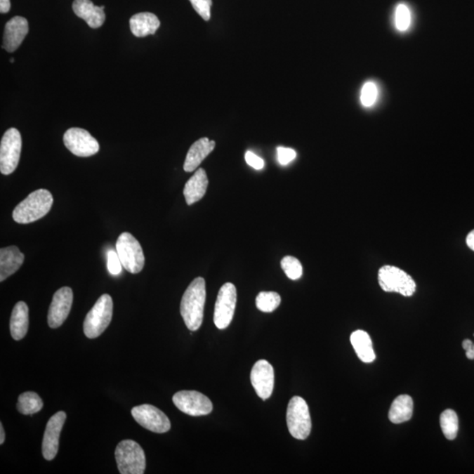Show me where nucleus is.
<instances>
[{
    "mask_svg": "<svg viewBox=\"0 0 474 474\" xmlns=\"http://www.w3.org/2000/svg\"><path fill=\"white\" fill-rule=\"evenodd\" d=\"M206 297V281L202 277L193 279L183 295L180 312L191 331H196L202 324Z\"/></svg>",
    "mask_w": 474,
    "mask_h": 474,
    "instance_id": "f257e3e1",
    "label": "nucleus"
},
{
    "mask_svg": "<svg viewBox=\"0 0 474 474\" xmlns=\"http://www.w3.org/2000/svg\"><path fill=\"white\" fill-rule=\"evenodd\" d=\"M54 202L51 192L39 189L31 192L14 209L13 219L20 224L34 223L44 218L51 211Z\"/></svg>",
    "mask_w": 474,
    "mask_h": 474,
    "instance_id": "f03ea898",
    "label": "nucleus"
},
{
    "mask_svg": "<svg viewBox=\"0 0 474 474\" xmlns=\"http://www.w3.org/2000/svg\"><path fill=\"white\" fill-rule=\"evenodd\" d=\"M112 309L114 303L110 295H101L84 319V332L88 338H97L107 329L112 321Z\"/></svg>",
    "mask_w": 474,
    "mask_h": 474,
    "instance_id": "7ed1b4c3",
    "label": "nucleus"
},
{
    "mask_svg": "<svg viewBox=\"0 0 474 474\" xmlns=\"http://www.w3.org/2000/svg\"><path fill=\"white\" fill-rule=\"evenodd\" d=\"M115 459L119 473L143 474L145 472V453L139 444L133 440H123L115 449Z\"/></svg>",
    "mask_w": 474,
    "mask_h": 474,
    "instance_id": "20e7f679",
    "label": "nucleus"
},
{
    "mask_svg": "<svg viewBox=\"0 0 474 474\" xmlns=\"http://www.w3.org/2000/svg\"><path fill=\"white\" fill-rule=\"evenodd\" d=\"M287 423L290 434L298 440H305L310 435L312 421L307 402L300 396H294L288 404Z\"/></svg>",
    "mask_w": 474,
    "mask_h": 474,
    "instance_id": "39448f33",
    "label": "nucleus"
},
{
    "mask_svg": "<svg viewBox=\"0 0 474 474\" xmlns=\"http://www.w3.org/2000/svg\"><path fill=\"white\" fill-rule=\"evenodd\" d=\"M378 284L381 289L388 293H398L410 297L416 293V284L412 277L398 267L384 265L378 273Z\"/></svg>",
    "mask_w": 474,
    "mask_h": 474,
    "instance_id": "423d86ee",
    "label": "nucleus"
},
{
    "mask_svg": "<svg viewBox=\"0 0 474 474\" xmlns=\"http://www.w3.org/2000/svg\"><path fill=\"white\" fill-rule=\"evenodd\" d=\"M116 252L122 263V266L129 272L137 274L143 269L145 263L142 246L133 235L124 232L116 242Z\"/></svg>",
    "mask_w": 474,
    "mask_h": 474,
    "instance_id": "0eeeda50",
    "label": "nucleus"
},
{
    "mask_svg": "<svg viewBox=\"0 0 474 474\" xmlns=\"http://www.w3.org/2000/svg\"><path fill=\"white\" fill-rule=\"evenodd\" d=\"M22 139L19 130L12 128L4 133L0 143V171L12 174L19 164Z\"/></svg>",
    "mask_w": 474,
    "mask_h": 474,
    "instance_id": "6e6552de",
    "label": "nucleus"
},
{
    "mask_svg": "<svg viewBox=\"0 0 474 474\" xmlns=\"http://www.w3.org/2000/svg\"><path fill=\"white\" fill-rule=\"evenodd\" d=\"M237 300V288L235 284H224L220 287L214 305L213 322L218 329H224L230 326L234 317Z\"/></svg>",
    "mask_w": 474,
    "mask_h": 474,
    "instance_id": "1a4fd4ad",
    "label": "nucleus"
},
{
    "mask_svg": "<svg viewBox=\"0 0 474 474\" xmlns=\"http://www.w3.org/2000/svg\"><path fill=\"white\" fill-rule=\"evenodd\" d=\"M132 416L140 426L154 433H166L171 430V421L166 414L150 404L133 407Z\"/></svg>",
    "mask_w": 474,
    "mask_h": 474,
    "instance_id": "9d476101",
    "label": "nucleus"
},
{
    "mask_svg": "<svg viewBox=\"0 0 474 474\" xmlns=\"http://www.w3.org/2000/svg\"><path fill=\"white\" fill-rule=\"evenodd\" d=\"M63 143L67 149L77 157H91L100 150L98 140L83 129L72 128L67 130L63 136Z\"/></svg>",
    "mask_w": 474,
    "mask_h": 474,
    "instance_id": "9b49d317",
    "label": "nucleus"
},
{
    "mask_svg": "<svg viewBox=\"0 0 474 474\" xmlns=\"http://www.w3.org/2000/svg\"><path fill=\"white\" fill-rule=\"evenodd\" d=\"M172 400L181 412L188 416H206L213 410V404L211 400L203 393L197 391L176 393Z\"/></svg>",
    "mask_w": 474,
    "mask_h": 474,
    "instance_id": "f8f14e48",
    "label": "nucleus"
},
{
    "mask_svg": "<svg viewBox=\"0 0 474 474\" xmlns=\"http://www.w3.org/2000/svg\"><path fill=\"white\" fill-rule=\"evenodd\" d=\"M72 303V288L65 287L55 291L48 312V323L51 328L58 329L63 324L68 317Z\"/></svg>",
    "mask_w": 474,
    "mask_h": 474,
    "instance_id": "ddd939ff",
    "label": "nucleus"
},
{
    "mask_svg": "<svg viewBox=\"0 0 474 474\" xmlns=\"http://www.w3.org/2000/svg\"><path fill=\"white\" fill-rule=\"evenodd\" d=\"M66 420V414L59 411L48 421L42 441V455L46 460H53L58 454L60 434Z\"/></svg>",
    "mask_w": 474,
    "mask_h": 474,
    "instance_id": "4468645a",
    "label": "nucleus"
},
{
    "mask_svg": "<svg viewBox=\"0 0 474 474\" xmlns=\"http://www.w3.org/2000/svg\"><path fill=\"white\" fill-rule=\"evenodd\" d=\"M251 381L256 395L262 400L272 395L274 386V370L272 365L265 360H258L251 372Z\"/></svg>",
    "mask_w": 474,
    "mask_h": 474,
    "instance_id": "2eb2a0df",
    "label": "nucleus"
},
{
    "mask_svg": "<svg viewBox=\"0 0 474 474\" xmlns=\"http://www.w3.org/2000/svg\"><path fill=\"white\" fill-rule=\"evenodd\" d=\"M28 22L23 17L15 16L6 23L4 33L3 48L6 51H15L28 33Z\"/></svg>",
    "mask_w": 474,
    "mask_h": 474,
    "instance_id": "dca6fc26",
    "label": "nucleus"
},
{
    "mask_svg": "<svg viewBox=\"0 0 474 474\" xmlns=\"http://www.w3.org/2000/svg\"><path fill=\"white\" fill-rule=\"evenodd\" d=\"M72 8L77 17L81 18L91 28H98L104 24L105 6H96L91 0H75Z\"/></svg>",
    "mask_w": 474,
    "mask_h": 474,
    "instance_id": "f3484780",
    "label": "nucleus"
},
{
    "mask_svg": "<svg viewBox=\"0 0 474 474\" xmlns=\"http://www.w3.org/2000/svg\"><path fill=\"white\" fill-rule=\"evenodd\" d=\"M216 145L214 140H210L206 137H203L193 143L186 154L184 164L185 171H195L205 160V158L212 152Z\"/></svg>",
    "mask_w": 474,
    "mask_h": 474,
    "instance_id": "a211bd4d",
    "label": "nucleus"
},
{
    "mask_svg": "<svg viewBox=\"0 0 474 474\" xmlns=\"http://www.w3.org/2000/svg\"><path fill=\"white\" fill-rule=\"evenodd\" d=\"M25 256L16 246L0 249V281L3 282L7 277L15 273L23 265Z\"/></svg>",
    "mask_w": 474,
    "mask_h": 474,
    "instance_id": "6ab92c4d",
    "label": "nucleus"
},
{
    "mask_svg": "<svg viewBox=\"0 0 474 474\" xmlns=\"http://www.w3.org/2000/svg\"><path fill=\"white\" fill-rule=\"evenodd\" d=\"M207 186L209 178L206 172L204 169L199 168L185 185L184 196L186 204L191 206L202 199L206 195Z\"/></svg>",
    "mask_w": 474,
    "mask_h": 474,
    "instance_id": "aec40b11",
    "label": "nucleus"
},
{
    "mask_svg": "<svg viewBox=\"0 0 474 474\" xmlns=\"http://www.w3.org/2000/svg\"><path fill=\"white\" fill-rule=\"evenodd\" d=\"M130 29L136 37H145L156 34L160 27V20L151 13L135 14L129 20Z\"/></svg>",
    "mask_w": 474,
    "mask_h": 474,
    "instance_id": "412c9836",
    "label": "nucleus"
},
{
    "mask_svg": "<svg viewBox=\"0 0 474 474\" xmlns=\"http://www.w3.org/2000/svg\"><path fill=\"white\" fill-rule=\"evenodd\" d=\"M29 325L28 307L24 301H19L14 305L10 319V332L13 338L19 341L27 335Z\"/></svg>",
    "mask_w": 474,
    "mask_h": 474,
    "instance_id": "4be33fe9",
    "label": "nucleus"
},
{
    "mask_svg": "<svg viewBox=\"0 0 474 474\" xmlns=\"http://www.w3.org/2000/svg\"><path fill=\"white\" fill-rule=\"evenodd\" d=\"M414 402L409 395H402L393 400L388 417L393 423L399 424L409 421L413 416Z\"/></svg>",
    "mask_w": 474,
    "mask_h": 474,
    "instance_id": "5701e85b",
    "label": "nucleus"
},
{
    "mask_svg": "<svg viewBox=\"0 0 474 474\" xmlns=\"http://www.w3.org/2000/svg\"><path fill=\"white\" fill-rule=\"evenodd\" d=\"M350 343L355 351L364 363H371L375 360V353L371 337L364 330H356L350 336Z\"/></svg>",
    "mask_w": 474,
    "mask_h": 474,
    "instance_id": "b1692460",
    "label": "nucleus"
},
{
    "mask_svg": "<svg viewBox=\"0 0 474 474\" xmlns=\"http://www.w3.org/2000/svg\"><path fill=\"white\" fill-rule=\"evenodd\" d=\"M44 407L41 397L34 392L21 393L18 399L17 409L22 414L38 413Z\"/></svg>",
    "mask_w": 474,
    "mask_h": 474,
    "instance_id": "393cba45",
    "label": "nucleus"
},
{
    "mask_svg": "<svg viewBox=\"0 0 474 474\" xmlns=\"http://www.w3.org/2000/svg\"><path fill=\"white\" fill-rule=\"evenodd\" d=\"M440 425L445 437L448 440H454L459 431V418L455 411L445 410L440 416Z\"/></svg>",
    "mask_w": 474,
    "mask_h": 474,
    "instance_id": "a878e982",
    "label": "nucleus"
},
{
    "mask_svg": "<svg viewBox=\"0 0 474 474\" xmlns=\"http://www.w3.org/2000/svg\"><path fill=\"white\" fill-rule=\"evenodd\" d=\"M281 298L275 291H261L256 298V308L265 312H273L279 308Z\"/></svg>",
    "mask_w": 474,
    "mask_h": 474,
    "instance_id": "bb28decb",
    "label": "nucleus"
},
{
    "mask_svg": "<svg viewBox=\"0 0 474 474\" xmlns=\"http://www.w3.org/2000/svg\"><path fill=\"white\" fill-rule=\"evenodd\" d=\"M378 98V88L374 81H367L362 87L360 93V101L364 107L370 108L374 107Z\"/></svg>",
    "mask_w": 474,
    "mask_h": 474,
    "instance_id": "cd10ccee",
    "label": "nucleus"
},
{
    "mask_svg": "<svg viewBox=\"0 0 474 474\" xmlns=\"http://www.w3.org/2000/svg\"><path fill=\"white\" fill-rule=\"evenodd\" d=\"M281 268L286 273V275L291 280H297L302 276L303 269H302L301 263L296 258L291 256H287L281 260Z\"/></svg>",
    "mask_w": 474,
    "mask_h": 474,
    "instance_id": "c85d7f7f",
    "label": "nucleus"
},
{
    "mask_svg": "<svg viewBox=\"0 0 474 474\" xmlns=\"http://www.w3.org/2000/svg\"><path fill=\"white\" fill-rule=\"evenodd\" d=\"M395 24L397 30L400 32H406L409 29L411 25V13L406 5L400 4L396 7Z\"/></svg>",
    "mask_w": 474,
    "mask_h": 474,
    "instance_id": "c756f323",
    "label": "nucleus"
},
{
    "mask_svg": "<svg viewBox=\"0 0 474 474\" xmlns=\"http://www.w3.org/2000/svg\"><path fill=\"white\" fill-rule=\"evenodd\" d=\"M193 8L204 20L209 21L211 17L212 0H189Z\"/></svg>",
    "mask_w": 474,
    "mask_h": 474,
    "instance_id": "7c9ffc66",
    "label": "nucleus"
},
{
    "mask_svg": "<svg viewBox=\"0 0 474 474\" xmlns=\"http://www.w3.org/2000/svg\"><path fill=\"white\" fill-rule=\"evenodd\" d=\"M107 269L112 275H119L121 272L122 263L117 252L110 251L107 254Z\"/></svg>",
    "mask_w": 474,
    "mask_h": 474,
    "instance_id": "2f4dec72",
    "label": "nucleus"
},
{
    "mask_svg": "<svg viewBox=\"0 0 474 474\" xmlns=\"http://www.w3.org/2000/svg\"><path fill=\"white\" fill-rule=\"evenodd\" d=\"M277 160L281 165H287L296 157V152L290 147H279L277 149Z\"/></svg>",
    "mask_w": 474,
    "mask_h": 474,
    "instance_id": "473e14b6",
    "label": "nucleus"
},
{
    "mask_svg": "<svg viewBox=\"0 0 474 474\" xmlns=\"http://www.w3.org/2000/svg\"><path fill=\"white\" fill-rule=\"evenodd\" d=\"M245 161L249 166L256 169V170H261L265 166V162L261 157L256 156V154L251 151H247L245 154Z\"/></svg>",
    "mask_w": 474,
    "mask_h": 474,
    "instance_id": "72a5a7b5",
    "label": "nucleus"
},
{
    "mask_svg": "<svg viewBox=\"0 0 474 474\" xmlns=\"http://www.w3.org/2000/svg\"><path fill=\"white\" fill-rule=\"evenodd\" d=\"M10 8V0H0V12H1V13H8Z\"/></svg>",
    "mask_w": 474,
    "mask_h": 474,
    "instance_id": "f704fd0d",
    "label": "nucleus"
},
{
    "mask_svg": "<svg viewBox=\"0 0 474 474\" xmlns=\"http://www.w3.org/2000/svg\"><path fill=\"white\" fill-rule=\"evenodd\" d=\"M467 246L474 251V230L470 231L466 237Z\"/></svg>",
    "mask_w": 474,
    "mask_h": 474,
    "instance_id": "c9c22d12",
    "label": "nucleus"
},
{
    "mask_svg": "<svg viewBox=\"0 0 474 474\" xmlns=\"http://www.w3.org/2000/svg\"><path fill=\"white\" fill-rule=\"evenodd\" d=\"M462 346H463V349H465L466 351V350H469L473 349V343L472 341H470L469 339H466L465 341H463V342L462 343Z\"/></svg>",
    "mask_w": 474,
    "mask_h": 474,
    "instance_id": "e433bc0d",
    "label": "nucleus"
},
{
    "mask_svg": "<svg viewBox=\"0 0 474 474\" xmlns=\"http://www.w3.org/2000/svg\"><path fill=\"white\" fill-rule=\"evenodd\" d=\"M6 435L5 431H4L3 424L0 423V445H3L5 442Z\"/></svg>",
    "mask_w": 474,
    "mask_h": 474,
    "instance_id": "4c0bfd02",
    "label": "nucleus"
},
{
    "mask_svg": "<svg viewBox=\"0 0 474 474\" xmlns=\"http://www.w3.org/2000/svg\"><path fill=\"white\" fill-rule=\"evenodd\" d=\"M10 62H12V63H13V62H14V58L11 59V60H10Z\"/></svg>",
    "mask_w": 474,
    "mask_h": 474,
    "instance_id": "58836bf2",
    "label": "nucleus"
},
{
    "mask_svg": "<svg viewBox=\"0 0 474 474\" xmlns=\"http://www.w3.org/2000/svg\"><path fill=\"white\" fill-rule=\"evenodd\" d=\"M473 351H474V343H473Z\"/></svg>",
    "mask_w": 474,
    "mask_h": 474,
    "instance_id": "ea45409f",
    "label": "nucleus"
}]
</instances>
